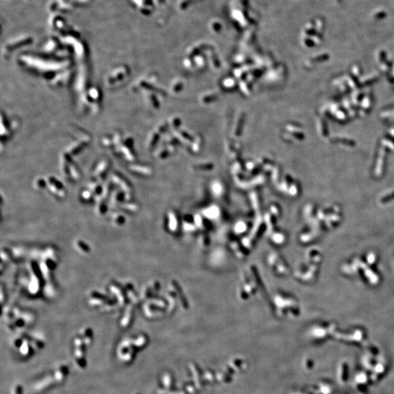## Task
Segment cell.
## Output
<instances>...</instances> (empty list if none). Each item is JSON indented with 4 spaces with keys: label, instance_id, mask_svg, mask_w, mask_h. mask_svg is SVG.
Masks as SVG:
<instances>
[{
    "label": "cell",
    "instance_id": "obj_1",
    "mask_svg": "<svg viewBox=\"0 0 394 394\" xmlns=\"http://www.w3.org/2000/svg\"><path fill=\"white\" fill-rule=\"evenodd\" d=\"M68 372H69V369L66 365H62L58 366V368L56 369L54 373V378L57 382H61L65 380L66 377L67 376Z\"/></svg>",
    "mask_w": 394,
    "mask_h": 394
},
{
    "label": "cell",
    "instance_id": "obj_2",
    "mask_svg": "<svg viewBox=\"0 0 394 394\" xmlns=\"http://www.w3.org/2000/svg\"><path fill=\"white\" fill-rule=\"evenodd\" d=\"M80 336L83 337L86 345H90L93 340V332L91 329L88 327L83 328L80 332Z\"/></svg>",
    "mask_w": 394,
    "mask_h": 394
},
{
    "label": "cell",
    "instance_id": "obj_3",
    "mask_svg": "<svg viewBox=\"0 0 394 394\" xmlns=\"http://www.w3.org/2000/svg\"><path fill=\"white\" fill-rule=\"evenodd\" d=\"M132 318V306L131 305L128 306V307L126 310L125 314L123 316L122 320H121V325L123 328H126L129 325L130 322Z\"/></svg>",
    "mask_w": 394,
    "mask_h": 394
},
{
    "label": "cell",
    "instance_id": "obj_4",
    "mask_svg": "<svg viewBox=\"0 0 394 394\" xmlns=\"http://www.w3.org/2000/svg\"><path fill=\"white\" fill-rule=\"evenodd\" d=\"M56 382V380H55L54 377H46L43 380H42L41 382H40L38 384L36 385L35 388L36 391H42L43 390L46 389V387L48 388V387H50L51 385L54 384V382Z\"/></svg>",
    "mask_w": 394,
    "mask_h": 394
},
{
    "label": "cell",
    "instance_id": "obj_5",
    "mask_svg": "<svg viewBox=\"0 0 394 394\" xmlns=\"http://www.w3.org/2000/svg\"><path fill=\"white\" fill-rule=\"evenodd\" d=\"M19 349H20L21 355H23V356L26 357L30 355L31 351H32V348H31L30 344H29V342H28L27 340L23 341L22 344H21V346L19 348Z\"/></svg>",
    "mask_w": 394,
    "mask_h": 394
},
{
    "label": "cell",
    "instance_id": "obj_6",
    "mask_svg": "<svg viewBox=\"0 0 394 394\" xmlns=\"http://www.w3.org/2000/svg\"><path fill=\"white\" fill-rule=\"evenodd\" d=\"M110 291H112V292L117 297H118L119 303H120L121 304H124V301H125L124 297H123V296L122 295V292H121V290L118 288V287H117L116 285H111V286L110 287Z\"/></svg>",
    "mask_w": 394,
    "mask_h": 394
},
{
    "label": "cell",
    "instance_id": "obj_7",
    "mask_svg": "<svg viewBox=\"0 0 394 394\" xmlns=\"http://www.w3.org/2000/svg\"><path fill=\"white\" fill-rule=\"evenodd\" d=\"M121 206H122L121 208L124 209V210L129 212H135V211H137L138 209L137 206L135 204H133V203L122 204H121Z\"/></svg>",
    "mask_w": 394,
    "mask_h": 394
},
{
    "label": "cell",
    "instance_id": "obj_8",
    "mask_svg": "<svg viewBox=\"0 0 394 394\" xmlns=\"http://www.w3.org/2000/svg\"><path fill=\"white\" fill-rule=\"evenodd\" d=\"M103 302H104L103 300H102V299H100V298L99 299V298H97V297H92L91 299H89L88 304L91 306H94L101 305Z\"/></svg>",
    "mask_w": 394,
    "mask_h": 394
},
{
    "label": "cell",
    "instance_id": "obj_9",
    "mask_svg": "<svg viewBox=\"0 0 394 394\" xmlns=\"http://www.w3.org/2000/svg\"><path fill=\"white\" fill-rule=\"evenodd\" d=\"M77 248L81 253H87L88 251V247H87L83 242H77Z\"/></svg>",
    "mask_w": 394,
    "mask_h": 394
},
{
    "label": "cell",
    "instance_id": "obj_10",
    "mask_svg": "<svg viewBox=\"0 0 394 394\" xmlns=\"http://www.w3.org/2000/svg\"><path fill=\"white\" fill-rule=\"evenodd\" d=\"M112 220H113V223H115V224L120 225V224H122V223H123V221H124V218H123L122 216H121V215L116 214L114 216Z\"/></svg>",
    "mask_w": 394,
    "mask_h": 394
},
{
    "label": "cell",
    "instance_id": "obj_11",
    "mask_svg": "<svg viewBox=\"0 0 394 394\" xmlns=\"http://www.w3.org/2000/svg\"><path fill=\"white\" fill-rule=\"evenodd\" d=\"M11 394H22V387L21 385L17 384L12 387Z\"/></svg>",
    "mask_w": 394,
    "mask_h": 394
}]
</instances>
